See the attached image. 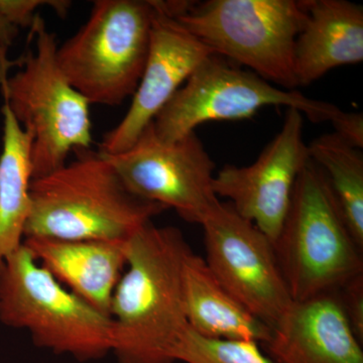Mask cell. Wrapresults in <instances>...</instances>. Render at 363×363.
Listing matches in <instances>:
<instances>
[{
    "instance_id": "obj_1",
    "label": "cell",
    "mask_w": 363,
    "mask_h": 363,
    "mask_svg": "<svg viewBox=\"0 0 363 363\" xmlns=\"http://www.w3.org/2000/svg\"><path fill=\"white\" fill-rule=\"evenodd\" d=\"M192 252L175 227L145 224L128 241V260L111 304V352L118 363H174L187 328L183 269Z\"/></svg>"
},
{
    "instance_id": "obj_2",
    "label": "cell",
    "mask_w": 363,
    "mask_h": 363,
    "mask_svg": "<svg viewBox=\"0 0 363 363\" xmlns=\"http://www.w3.org/2000/svg\"><path fill=\"white\" fill-rule=\"evenodd\" d=\"M30 183L32 209L25 238L128 241L167 208L133 194L99 150Z\"/></svg>"
},
{
    "instance_id": "obj_3",
    "label": "cell",
    "mask_w": 363,
    "mask_h": 363,
    "mask_svg": "<svg viewBox=\"0 0 363 363\" xmlns=\"http://www.w3.org/2000/svg\"><path fill=\"white\" fill-rule=\"evenodd\" d=\"M169 13L219 56L272 85L296 90V40L307 20L306 0L168 1Z\"/></svg>"
},
{
    "instance_id": "obj_4",
    "label": "cell",
    "mask_w": 363,
    "mask_h": 363,
    "mask_svg": "<svg viewBox=\"0 0 363 363\" xmlns=\"http://www.w3.org/2000/svg\"><path fill=\"white\" fill-rule=\"evenodd\" d=\"M274 248L293 302L337 292L363 274L362 250L344 223L326 177L312 160L298 177Z\"/></svg>"
},
{
    "instance_id": "obj_5",
    "label": "cell",
    "mask_w": 363,
    "mask_h": 363,
    "mask_svg": "<svg viewBox=\"0 0 363 363\" xmlns=\"http://www.w3.org/2000/svg\"><path fill=\"white\" fill-rule=\"evenodd\" d=\"M35 51L20 71L0 81L4 105L30 133L33 179L67 164L72 152L91 149L90 104L67 80L57 62L56 37L40 16L32 26Z\"/></svg>"
},
{
    "instance_id": "obj_6",
    "label": "cell",
    "mask_w": 363,
    "mask_h": 363,
    "mask_svg": "<svg viewBox=\"0 0 363 363\" xmlns=\"http://www.w3.org/2000/svg\"><path fill=\"white\" fill-rule=\"evenodd\" d=\"M0 322L28 330L40 347L81 362L111 352V317L62 285L23 243L0 266Z\"/></svg>"
},
{
    "instance_id": "obj_7",
    "label": "cell",
    "mask_w": 363,
    "mask_h": 363,
    "mask_svg": "<svg viewBox=\"0 0 363 363\" xmlns=\"http://www.w3.org/2000/svg\"><path fill=\"white\" fill-rule=\"evenodd\" d=\"M154 13L152 0H97L82 28L58 45L60 69L90 105L116 106L135 94Z\"/></svg>"
},
{
    "instance_id": "obj_8",
    "label": "cell",
    "mask_w": 363,
    "mask_h": 363,
    "mask_svg": "<svg viewBox=\"0 0 363 363\" xmlns=\"http://www.w3.org/2000/svg\"><path fill=\"white\" fill-rule=\"evenodd\" d=\"M267 106L297 109L313 123H332L342 111L297 90L277 87L213 54L177 91L152 121V128L160 140L172 143L195 133L203 123L250 118Z\"/></svg>"
},
{
    "instance_id": "obj_9",
    "label": "cell",
    "mask_w": 363,
    "mask_h": 363,
    "mask_svg": "<svg viewBox=\"0 0 363 363\" xmlns=\"http://www.w3.org/2000/svg\"><path fill=\"white\" fill-rule=\"evenodd\" d=\"M104 155L133 194L173 208L190 223L201 225L220 203L213 190L215 162L195 133L164 142L152 123L128 150Z\"/></svg>"
},
{
    "instance_id": "obj_10",
    "label": "cell",
    "mask_w": 363,
    "mask_h": 363,
    "mask_svg": "<svg viewBox=\"0 0 363 363\" xmlns=\"http://www.w3.org/2000/svg\"><path fill=\"white\" fill-rule=\"evenodd\" d=\"M210 271L248 311L277 324L293 304L274 245L230 203H219L201 224Z\"/></svg>"
},
{
    "instance_id": "obj_11",
    "label": "cell",
    "mask_w": 363,
    "mask_h": 363,
    "mask_svg": "<svg viewBox=\"0 0 363 363\" xmlns=\"http://www.w3.org/2000/svg\"><path fill=\"white\" fill-rule=\"evenodd\" d=\"M304 140V116L286 108L283 126L250 166L227 164L215 174L217 197L230 200L235 211L276 242L288 213L298 175L310 162Z\"/></svg>"
},
{
    "instance_id": "obj_12",
    "label": "cell",
    "mask_w": 363,
    "mask_h": 363,
    "mask_svg": "<svg viewBox=\"0 0 363 363\" xmlns=\"http://www.w3.org/2000/svg\"><path fill=\"white\" fill-rule=\"evenodd\" d=\"M152 1L155 13L142 78L128 111L105 133L98 150L104 154L116 155L130 147L197 67L215 54L169 14L162 1Z\"/></svg>"
},
{
    "instance_id": "obj_13",
    "label": "cell",
    "mask_w": 363,
    "mask_h": 363,
    "mask_svg": "<svg viewBox=\"0 0 363 363\" xmlns=\"http://www.w3.org/2000/svg\"><path fill=\"white\" fill-rule=\"evenodd\" d=\"M272 329L264 346L274 363H363L337 292L293 302Z\"/></svg>"
},
{
    "instance_id": "obj_14",
    "label": "cell",
    "mask_w": 363,
    "mask_h": 363,
    "mask_svg": "<svg viewBox=\"0 0 363 363\" xmlns=\"http://www.w3.org/2000/svg\"><path fill=\"white\" fill-rule=\"evenodd\" d=\"M128 241L30 238L23 245L62 285L111 317L112 296L126 267Z\"/></svg>"
},
{
    "instance_id": "obj_15",
    "label": "cell",
    "mask_w": 363,
    "mask_h": 363,
    "mask_svg": "<svg viewBox=\"0 0 363 363\" xmlns=\"http://www.w3.org/2000/svg\"><path fill=\"white\" fill-rule=\"evenodd\" d=\"M307 20L294 50L298 86L363 61V7L346 0H306Z\"/></svg>"
},
{
    "instance_id": "obj_16",
    "label": "cell",
    "mask_w": 363,
    "mask_h": 363,
    "mask_svg": "<svg viewBox=\"0 0 363 363\" xmlns=\"http://www.w3.org/2000/svg\"><path fill=\"white\" fill-rule=\"evenodd\" d=\"M184 305L190 328L203 336L266 344L271 327L248 311L215 278L203 257L191 252L184 264Z\"/></svg>"
},
{
    "instance_id": "obj_17",
    "label": "cell",
    "mask_w": 363,
    "mask_h": 363,
    "mask_svg": "<svg viewBox=\"0 0 363 363\" xmlns=\"http://www.w3.org/2000/svg\"><path fill=\"white\" fill-rule=\"evenodd\" d=\"M0 155V266L25 240L26 222L32 209V143L6 105Z\"/></svg>"
},
{
    "instance_id": "obj_18",
    "label": "cell",
    "mask_w": 363,
    "mask_h": 363,
    "mask_svg": "<svg viewBox=\"0 0 363 363\" xmlns=\"http://www.w3.org/2000/svg\"><path fill=\"white\" fill-rule=\"evenodd\" d=\"M310 159L323 172L350 235L363 250V157L335 133L315 138Z\"/></svg>"
},
{
    "instance_id": "obj_19",
    "label": "cell",
    "mask_w": 363,
    "mask_h": 363,
    "mask_svg": "<svg viewBox=\"0 0 363 363\" xmlns=\"http://www.w3.org/2000/svg\"><path fill=\"white\" fill-rule=\"evenodd\" d=\"M259 345L243 339L206 337L188 325L174 346L171 357L174 362L185 363H274Z\"/></svg>"
},
{
    "instance_id": "obj_20",
    "label": "cell",
    "mask_w": 363,
    "mask_h": 363,
    "mask_svg": "<svg viewBox=\"0 0 363 363\" xmlns=\"http://www.w3.org/2000/svg\"><path fill=\"white\" fill-rule=\"evenodd\" d=\"M52 7L59 16L68 13L70 2L43 1V0H0V13L16 28H32L37 18L35 11L42 6Z\"/></svg>"
},
{
    "instance_id": "obj_21",
    "label": "cell",
    "mask_w": 363,
    "mask_h": 363,
    "mask_svg": "<svg viewBox=\"0 0 363 363\" xmlns=\"http://www.w3.org/2000/svg\"><path fill=\"white\" fill-rule=\"evenodd\" d=\"M337 294L351 329L363 344V274L341 286Z\"/></svg>"
},
{
    "instance_id": "obj_22",
    "label": "cell",
    "mask_w": 363,
    "mask_h": 363,
    "mask_svg": "<svg viewBox=\"0 0 363 363\" xmlns=\"http://www.w3.org/2000/svg\"><path fill=\"white\" fill-rule=\"evenodd\" d=\"M335 128L334 133L352 147L362 150L363 147V117L362 113H350L341 111L332 121Z\"/></svg>"
},
{
    "instance_id": "obj_23",
    "label": "cell",
    "mask_w": 363,
    "mask_h": 363,
    "mask_svg": "<svg viewBox=\"0 0 363 363\" xmlns=\"http://www.w3.org/2000/svg\"><path fill=\"white\" fill-rule=\"evenodd\" d=\"M18 32V28L11 25L0 13V81L7 76L9 63L7 62L6 52L13 45Z\"/></svg>"
}]
</instances>
